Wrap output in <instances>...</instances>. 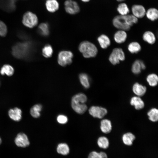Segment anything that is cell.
Returning <instances> with one entry per match:
<instances>
[{
    "instance_id": "obj_2",
    "label": "cell",
    "mask_w": 158,
    "mask_h": 158,
    "mask_svg": "<svg viewBox=\"0 0 158 158\" xmlns=\"http://www.w3.org/2000/svg\"><path fill=\"white\" fill-rule=\"evenodd\" d=\"M31 48V44L29 42L19 43L13 47L12 54L18 58H26L29 56Z\"/></svg>"
},
{
    "instance_id": "obj_11",
    "label": "cell",
    "mask_w": 158,
    "mask_h": 158,
    "mask_svg": "<svg viewBox=\"0 0 158 158\" xmlns=\"http://www.w3.org/2000/svg\"><path fill=\"white\" fill-rule=\"evenodd\" d=\"M16 144L19 147H25L30 145L27 136L24 133H20L17 134L15 140Z\"/></svg>"
},
{
    "instance_id": "obj_14",
    "label": "cell",
    "mask_w": 158,
    "mask_h": 158,
    "mask_svg": "<svg viewBox=\"0 0 158 158\" xmlns=\"http://www.w3.org/2000/svg\"><path fill=\"white\" fill-rule=\"evenodd\" d=\"M145 65L142 61L139 60H137L133 63L132 67L131 70L133 73L138 74L141 72L142 70L145 69Z\"/></svg>"
},
{
    "instance_id": "obj_37",
    "label": "cell",
    "mask_w": 158,
    "mask_h": 158,
    "mask_svg": "<svg viewBox=\"0 0 158 158\" xmlns=\"http://www.w3.org/2000/svg\"><path fill=\"white\" fill-rule=\"evenodd\" d=\"M58 122L61 124H65L68 121V118L66 116L63 115H59L57 118Z\"/></svg>"
},
{
    "instance_id": "obj_3",
    "label": "cell",
    "mask_w": 158,
    "mask_h": 158,
    "mask_svg": "<svg viewBox=\"0 0 158 158\" xmlns=\"http://www.w3.org/2000/svg\"><path fill=\"white\" fill-rule=\"evenodd\" d=\"M79 49L86 58L94 57L98 51L96 46L92 43L87 41L81 42L79 45Z\"/></svg>"
},
{
    "instance_id": "obj_40",
    "label": "cell",
    "mask_w": 158,
    "mask_h": 158,
    "mask_svg": "<svg viewBox=\"0 0 158 158\" xmlns=\"http://www.w3.org/2000/svg\"><path fill=\"white\" fill-rule=\"evenodd\" d=\"M85 2H87L89 1L90 0H81Z\"/></svg>"
},
{
    "instance_id": "obj_30",
    "label": "cell",
    "mask_w": 158,
    "mask_h": 158,
    "mask_svg": "<svg viewBox=\"0 0 158 158\" xmlns=\"http://www.w3.org/2000/svg\"><path fill=\"white\" fill-rule=\"evenodd\" d=\"M117 11L121 16H125L129 13V9L127 5L125 3L119 4L117 8Z\"/></svg>"
},
{
    "instance_id": "obj_6",
    "label": "cell",
    "mask_w": 158,
    "mask_h": 158,
    "mask_svg": "<svg viewBox=\"0 0 158 158\" xmlns=\"http://www.w3.org/2000/svg\"><path fill=\"white\" fill-rule=\"evenodd\" d=\"M73 55L70 51H63L59 54L58 57V62L59 64L62 66H65L69 65L72 62V59Z\"/></svg>"
},
{
    "instance_id": "obj_1",
    "label": "cell",
    "mask_w": 158,
    "mask_h": 158,
    "mask_svg": "<svg viewBox=\"0 0 158 158\" xmlns=\"http://www.w3.org/2000/svg\"><path fill=\"white\" fill-rule=\"evenodd\" d=\"M86 95L83 93H79L74 95L71 102V107L73 109L79 114H83L87 109L85 104L87 101Z\"/></svg>"
},
{
    "instance_id": "obj_19",
    "label": "cell",
    "mask_w": 158,
    "mask_h": 158,
    "mask_svg": "<svg viewBox=\"0 0 158 158\" xmlns=\"http://www.w3.org/2000/svg\"><path fill=\"white\" fill-rule=\"evenodd\" d=\"M45 5L47 10L50 12H55L59 7V4L56 0H47Z\"/></svg>"
},
{
    "instance_id": "obj_4",
    "label": "cell",
    "mask_w": 158,
    "mask_h": 158,
    "mask_svg": "<svg viewBox=\"0 0 158 158\" xmlns=\"http://www.w3.org/2000/svg\"><path fill=\"white\" fill-rule=\"evenodd\" d=\"M22 23L25 26L32 28L37 24L38 19L35 14L30 11H28L23 16Z\"/></svg>"
},
{
    "instance_id": "obj_15",
    "label": "cell",
    "mask_w": 158,
    "mask_h": 158,
    "mask_svg": "<svg viewBox=\"0 0 158 158\" xmlns=\"http://www.w3.org/2000/svg\"><path fill=\"white\" fill-rule=\"evenodd\" d=\"M132 90L137 96L140 97L144 95L146 92L147 88L145 86L136 83L133 85Z\"/></svg>"
},
{
    "instance_id": "obj_29",
    "label": "cell",
    "mask_w": 158,
    "mask_h": 158,
    "mask_svg": "<svg viewBox=\"0 0 158 158\" xmlns=\"http://www.w3.org/2000/svg\"><path fill=\"white\" fill-rule=\"evenodd\" d=\"M147 81L149 85L152 87L156 86L158 82V77L155 73L148 75L146 78Z\"/></svg>"
},
{
    "instance_id": "obj_38",
    "label": "cell",
    "mask_w": 158,
    "mask_h": 158,
    "mask_svg": "<svg viewBox=\"0 0 158 158\" xmlns=\"http://www.w3.org/2000/svg\"><path fill=\"white\" fill-rule=\"evenodd\" d=\"M88 158H100L99 153L95 151H92L89 154Z\"/></svg>"
},
{
    "instance_id": "obj_20",
    "label": "cell",
    "mask_w": 158,
    "mask_h": 158,
    "mask_svg": "<svg viewBox=\"0 0 158 158\" xmlns=\"http://www.w3.org/2000/svg\"><path fill=\"white\" fill-rule=\"evenodd\" d=\"M97 40L101 47L105 49L110 44L111 42L109 37L106 35L103 34L99 36Z\"/></svg>"
},
{
    "instance_id": "obj_41",
    "label": "cell",
    "mask_w": 158,
    "mask_h": 158,
    "mask_svg": "<svg viewBox=\"0 0 158 158\" xmlns=\"http://www.w3.org/2000/svg\"><path fill=\"white\" fill-rule=\"evenodd\" d=\"M117 1L119 2L122 1H123L124 0H116Z\"/></svg>"
},
{
    "instance_id": "obj_36",
    "label": "cell",
    "mask_w": 158,
    "mask_h": 158,
    "mask_svg": "<svg viewBox=\"0 0 158 158\" xmlns=\"http://www.w3.org/2000/svg\"><path fill=\"white\" fill-rule=\"evenodd\" d=\"M7 32V29L6 25L3 22L0 20V35L5 37Z\"/></svg>"
},
{
    "instance_id": "obj_27",
    "label": "cell",
    "mask_w": 158,
    "mask_h": 158,
    "mask_svg": "<svg viewBox=\"0 0 158 158\" xmlns=\"http://www.w3.org/2000/svg\"><path fill=\"white\" fill-rule=\"evenodd\" d=\"M141 46L137 42H134L130 43L128 46L129 51L132 54L136 53L141 50Z\"/></svg>"
},
{
    "instance_id": "obj_21",
    "label": "cell",
    "mask_w": 158,
    "mask_h": 158,
    "mask_svg": "<svg viewBox=\"0 0 158 158\" xmlns=\"http://www.w3.org/2000/svg\"><path fill=\"white\" fill-rule=\"evenodd\" d=\"M135 138V135L130 132L124 134L122 137V140L123 143L126 145L129 146L133 145Z\"/></svg>"
},
{
    "instance_id": "obj_39",
    "label": "cell",
    "mask_w": 158,
    "mask_h": 158,
    "mask_svg": "<svg viewBox=\"0 0 158 158\" xmlns=\"http://www.w3.org/2000/svg\"><path fill=\"white\" fill-rule=\"evenodd\" d=\"M100 158H108L107 154L104 152H99Z\"/></svg>"
},
{
    "instance_id": "obj_28",
    "label": "cell",
    "mask_w": 158,
    "mask_h": 158,
    "mask_svg": "<svg viewBox=\"0 0 158 158\" xmlns=\"http://www.w3.org/2000/svg\"><path fill=\"white\" fill-rule=\"evenodd\" d=\"M97 144L100 148L106 149L109 146V141L108 139L104 136H101L98 139Z\"/></svg>"
},
{
    "instance_id": "obj_16",
    "label": "cell",
    "mask_w": 158,
    "mask_h": 158,
    "mask_svg": "<svg viewBox=\"0 0 158 158\" xmlns=\"http://www.w3.org/2000/svg\"><path fill=\"white\" fill-rule=\"evenodd\" d=\"M130 104L134 106L136 110H140L143 108L145 106L143 101L139 97L134 96L131 98Z\"/></svg>"
},
{
    "instance_id": "obj_5",
    "label": "cell",
    "mask_w": 158,
    "mask_h": 158,
    "mask_svg": "<svg viewBox=\"0 0 158 158\" xmlns=\"http://www.w3.org/2000/svg\"><path fill=\"white\" fill-rule=\"evenodd\" d=\"M125 59V54L122 49L116 48L114 49L109 56V60L113 65L119 63L120 61H123Z\"/></svg>"
},
{
    "instance_id": "obj_33",
    "label": "cell",
    "mask_w": 158,
    "mask_h": 158,
    "mask_svg": "<svg viewBox=\"0 0 158 158\" xmlns=\"http://www.w3.org/2000/svg\"><path fill=\"white\" fill-rule=\"evenodd\" d=\"M123 16L126 24L130 27L138 22V18L133 15L128 14Z\"/></svg>"
},
{
    "instance_id": "obj_13",
    "label": "cell",
    "mask_w": 158,
    "mask_h": 158,
    "mask_svg": "<svg viewBox=\"0 0 158 158\" xmlns=\"http://www.w3.org/2000/svg\"><path fill=\"white\" fill-rule=\"evenodd\" d=\"M22 111L17 107L10 109L8 112V115L12 120L16 121H19L22 118Z\"/></svg>"
},
{
    "instance_id": "obj_23",
    "label": "cell",
    "mask_w": 158,
    "mask_h": 158,
    "mask_svg": "<svg viewBox=\"0 0 158 158\" xmlns=\"http://www.w3.org/2000/svg\"><path fill=\"white\" fill-rule=\"evenodd\" d=\"M145 15L151 21H154L158 18V11L155 8H150L147 11Z\"/></svg>"
},
{
    "instance_id": "obj_42",
    "label": "cell",
    "mask_w": 158,
    "mask_h": 158,
    "mask_svg": "<svg viewBox=\"0 0 158 158\" xmlns=\"http://www.w3.org/2000/svg\"><path fill=\"white\" fill-rule=\"evenodd\" d=\"M1 138L0 137V145L1 144Z\"/></svg>"
},
{
    "instance_id": "obj_18",
    "label": "cell",
    "mask_w": 158,
    "mask_h": 158,
    "mask_svg": "<svg viewBox=\"0 0 158 158\" xmlns=\"http://www.w3.org/2000/svg\"><path fill=\"white\" fill-rule=\"evenodd\" d=\"M127 37V34L124 30H120L114 34V39L115 41L118 44L124 42Z\"/></svg>"
},
{
    "instance_id": "obj_17",
    "label": "cell",
    "mask_w": 158,
    "mask_h": 158,
    "mask_svg": "<svg viewBox=\"0 0 158 158\" xmlns=\"http://www.w3.org/2000/svg\"><path fill=\"white\" fill-rule=\"evenodd\" d=\"M112 124L111 121L108 119L102 120L100 123V128L101 131L104 133H108L111 130Z\"/></svg>"
},
{
    "instance_id": "obj_31",
    "label": "cell",
    "mask_w": 158,
    "mask_h": 158,
    "mask_svg": "<svg viewBox=\"0 0 158 158\" xmlns=\"http://www.w3.org/2000/svg\"><path fill=\"white\" fill-rule=\"evenodd\" d=\"M149 119L152 122H156L158 120V110L156 108L151 109L147 113Z\"/></svg>"
},
{
    "instance_id": "obj_9",
    "label": "cell",
    "mask_w": 158,
    "mask_h": 158,
    "mask_svg": "<svg viewBox=\"0 0 158 158\" xmlns=\"http://www.w3.org/2000/svg\"><path fill=\"white\" fill-rule=\"evenodd\" d=\"M90 114L92 116L99 118H103L107 113L105 108L99 106H92L89 109Z\"/></svg>"
},
{
    "instance_id": "obj_24",
    "label": "cell",
    "mask_w": 158,
    "mask_h": 158,
    "mask_svg": "<svg viewBox=\"0 0 158 158\" xmlns=\"http://www.w3.org/2000/svg\"><path fill=\"white\" fill-rule=\"evenodd\" d=\"M14 72V70L13 67L9 64H5L1 68L0 73L2 75L5 74L11 76L13 75Z\"/></svg>"
},
{
    "instance_id": "obj_12",
    "label": "cell",
    "mask_w": 158,
    "mask_h": 158,
    "mask_svg": "<svg viewBox=\"0 0 158 158\" xmlns=\"http://www.w3.org/2000/svg\"><path fill=\"white\" fill-rule=\"evenodd\" d=\"M132 13L134 16L137 18L144 17L146 14L145 7L142 5L135 4L133 5L131 8Z\"/></svg>"
},
{
    "instance_id": "obj_8",
    "label": "cell",
    "mask_w": 158,
    "mask_h": 158,
    "mask_svg": "<svg viewBox=\"0 0 158 158\" xmlns=\"http://www.w3.org/2000/svg\"><path fill=\"white\" fill-rule=\"evenodd\" d=\"M64 7L66 11L68 13L73 15L79 11V6L76 1L73 0H66L64 2Z\"/></svg>"
},
{
    "instance_id": "obj_26",
    "label": "cell",
    "mask_w": 158,
    "mask_h": 158,
    "mask_svg": "<svg viewBox=\"0 0 158 158\" xmlns=\"http://www.w3.org/2000/svg\"><path fill=\"white\" fill-rule=\"evenodd\" d=\"M42 108L41 105L37 104L32 106L30 109V113L31 116L33 117L37 118L40 115V112Z\"/></svg>"
},
{
    "instance_id": "obj_35",
    "label": "cell",
    "mask_w": 158,
    "mask_h": 158,
    "mask_svg": "<svg viewBox=\"0 0 158 158\" xmlns=\"http://www.w3.org/2000/svg\"><path fill=\"white\" fill-rule=\"evenodd\" d=\"M53 51L52 47L49 44L45 45L42 50L43 56L46 58L51 57L53 54Z\"/></svg>"
},
{
    "instance_id": "obj_22",
    "label": "cell",
    "mask_w": 158,
    "mask_h": 158,
    "mask_svg": "<svg viewBox=\"0 0 158 158\" xmlns=\"http://www.w3.org/2000/svg\"><path fill=\"white\" fill-rule=\"evenodd\" d=\"M143 40L150 44H154L156 41V38L154 34L151 31H147L143 35Z\"/></svg>"
},
{
    "instance_id": "obj_34",
    "label": "cell",
    "mask_w": 158,
    "mask_h": 158,
    "mask_svg": "<svg viewBox=\"0 0 158 158\" xmlns=\"http://www.w3.org/2000/svg\"><path fill=\"white\" fill-rule=\"evenodd\" d=\"M79 78L81 84L85 87L87 88L90 87L89 79L87 75L85 73H82L79 75Z\"/></svg>"
},
{
    "instance_id": "obj_25",
    "label": "cell",
    "mask_w": 158,
    "mask_h": 158,
    "mask_svg": "<svg viewBox=\"0 0 158 158\" xmlns=\"http://www.w3.org/2000/svg\"><path fill=\"white\" fill-rule=\"evenodd\" d=\"M56 150L58 153L66 155L69 154L70 149L69 146L66 143H60L58 145Z\"/></svg>"
},
{
    "instance_id": "obj_10",
    "label": "cell",
    "mask_w": 158,
    "mask_h": 158,
    "mask_svg": "<svg viewBox=\"0 0 158 158\" xmlns=\"http://www.w3.org/2000/svg\"><path fill=\"white\" fill-rule=\"evenodd\" d=\"M16 0H0V8L4 11L11 12L16 8Z\"/></svg>"
},
{
    "instance_id": "obj_32",
    "label": "cell",
    "mask_w": 158,
    "mask_h": 158,
    "mask_svg": "<svg viewBox=\"0 0 158 158\" xmlns=\"http://www.w3.org/2000/svg\"><path fill=\"white\" fill-rule=\"evenodd\" d=\"M38 30L39 32L42 35L47 36L49 33L48 24L47 23L40 24L38 26Z\"/></svg>"
},
{
    "instance_id": "obj_7",
    "label": "cell",
    "mask_w": 158,
    "mask_h": 158,
    "mask_svg": "<svg viewBox=\"0 0 158 158\" xmlns=\"http://www.w3.org/2000/svg\"><path fill=\"white\" fill-rule=\"evenodd\" d=\"M112 22L114 26L120 30H128L130 28V27L126 24L123 16H116L113 19Z\"/></svg>"
}]
</instances>
